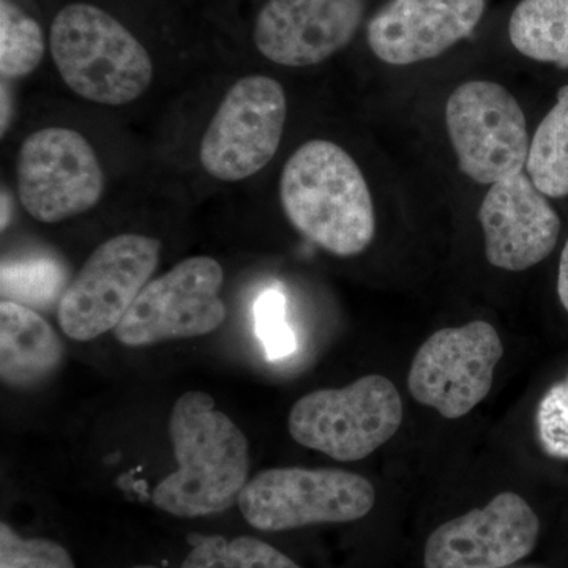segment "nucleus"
<instances>
[{
  "instance_id": "nucleus-23",
  "label": "nucleus",
  "mask_w": 568,
  "mask_h": 568,
  "mask_svg": "<svg viewBox=\"0 0 568 568\" xmlns=\"http://www.w3.org/2000/svg\"><path fill=\"white\" fill-rule=\"evenodd\" d=\"M254 323L268 361H282L297 351V339L286 321V298L282 291L267 290L257 297Z\"/></svg>"
},
{
  "instance_id": "nucleus-3",
  "label": "nucleus",
  "mask_w": 568,
  "mask_h": 568,
  "mask_svg": "<svg viewBox=\"0 0 568 568\" xmlns=\"http://www.w3.org/2000/svg\"><path fill=\"white\" fill-rule=\"evenodd\" d=\"M51 54L70 91L89 102L122 106L153 80L151 54L121 21L91 3H71L51 26Z\"/></svg>"
},
{
  "instance_id": "nucleus-4",
  "label": "nucleus",
  "mask_w": 568,
  "mask_h": 568,
  "mask_svg": "<svg viewBox=\"0 0 568 568\" xmlns=\"http://www.w3.org/2000/svg\"><path fill=\"white\" fill-rule=\"evenodd\" d=\"M403 422V402L387 377L369 375L351 386L302 396L287 428L295 443L336 462H358L388 443Z\"/></svg>"
},
{
  "instance_id": "nucleus-21",
  "label": "nucleus",
  "mask_w": 568,
  "mask_h": 568,
  "mask_svg": "<svg viewBox=\"0 0 568 568\" xmlns=\"http://www.w3.org/2000/svg\"><path fill=\"white\" fill-rule=\"evenodd\" d=\"M0 282L3 301L17 302L29 308L52 305L58 298L61 301L67 290L62 265L47 257L3 263Z\"/></svg>"
},
{
  "instance_id": "nucleus-26",
  "label": "nucleus",
  "mask_w": 568,
  "mask_h": 568,
  "mask_svg": "<svg viewBox=\"0 0 568 568\" xmlns=\"http://www.w3.org/2000/svg\"><path fill=\"white\" fill-rule=\"evenodd\" d=\"M514 568H541V567H536V566H521V567H514Z\"/></svg>"
},
{
  "instance_id": "nucleus-1",
  "label": "nucleus",
  "mask_w": 568,
  "mask_h": 568,
  "mask_svg": "<svg viewBox=\"0 0 568 568\" xmlns=\"http://www.w3.org/2000/svg\"><path fill=\"white\" fill-rule=\"evenodd\" d=\"M170 437L179 467L153 489L156 508L179 518H197L239 504L248 484V440L215 409L211 395L192 390L175 402Z\"/></svg>"
},
{
  "instance_id": "nucleus-5",
  "label": "nucleus",
  "mask_w": 568,
  "mask_h": 568,
  "mask_svg": "<svg viewBox=\"0 0 568 568\" xmlns=\"http://www.w3.org/2000/svg\"><path fill=\"white\" fill-rule=\"evenodd\" d=\"M375 500V488L358 474L275 467L248 480L237 506L254 529L282 532L357 521L372 511Z\"/></svg>"
},
{
  "instance_id": "nucleus-9",
  "label": "nucleus",
  "mask_w": 568,
  "mask_h": 568,
  "mask_svg": "<svg viewBox=\"0 0 568 568\" xmlns=\"http://www.w3.org/2000/svg\"><path fill=\"white\" fill-rule=\"evenodd\" d=\"M286 115V93L274 78L252 74L235 82L201 141L205 173L223 182L260 173L278 151Z\"/></svg>"
},
{
  "instance_id": "nucleus-14",
  "label": "nucleus",
  "mask_w": 568,
  "mask_h": 568,
  "mask_svg": "<svg viewBox=\"0 0 568 568\" xmlns=\"http://www.w3.org/2000/svg\"><path fill=\"white\" fill-rule=\"evenodd\" d=\"M528 173L493 183L478 209L488 263L523 272L558 244L560 219Z\"/></svg>"
},
{
  "instance_id": "nucleus-22",
  "label": "nucleus",
  "mask_w": 568,
  "mask_h": 568,
  "mask_svg": "<svg viewBox=\"0 0 568 568\" xmlns=\"http://www.w3.org/2000/svg\"><path fill=\"white\" fill-rule=\"evenodd\" d=\"M0 568H77L65 548L48 538H22L0 526Z\"/></svg>"
},
{
  "instance_id": "nucleus-15",
  "label": "nucleus",
  "mask_w": 568,
  "mask_h": 568,
  "mask_svg": "<svg viewBox=\"0 0 568 568\" xmlns=\"http://www.w3.org/2000/svg\"><path fill=\"white\" fill-rule=\"evenodd\" d=\"M487 0H390L368 24V44L390 65H413L450 50L477 28Z\"/></svg>"
},
{
  "instance_id": "nucleus-12",
  "label": "nucleus",
  "mask_w": 568,
  "mask_h": 568,
  "mask_svg": "<svg viewBox=\"0 0 568 568\" xmlns=\"http://www.w3.org/2000/svg\"><path fill=\"white\" fill-rule=\"evenodd\" d=\"M540 521L517 493L444 523L428 537L425 568H508L534 551Z\"/></svg>"
},
{
  "instance_id": "nucleus-7",
  "label": "nucleus",
  "mask_w": 568,
  "mask_h": 568,
  "mask_svg": "<svg viewBox=\"0 0 568 568\" xmlns=\"http://www.w3.org/2000/svg\"><path fill=\"white\" fill-rule=\"evenodd\" d=\"M446 123L458 166L480 185H493L528 164L530 140L525 112L504 85L469 81L446 104Z\"/></svg>"
},
{
  "instance_id": "nucleus-11",
  "label": "nucleus",
  "mask_w": 568,
  "mask_h": 568,
  "mask_svg": "<svg viewBox=\"0 0 568 568\" xmlns=\"http://www.w3.org/2000/svg\"><path fill=\"white\" fill-rule=\"evenodd\" d=\"M503 355L499 334L485 321L443 328L418 347L407 387L440 416L465 417L487 398Z\"/></svg>"
},
{
  "instance_id": "nucleus-20",
  "label": "nucleus",
  "mask_w": 568,
  "mask_h": 568,
  "mask_svg": "<svg viewBox=\"0 0 568 568\" xmlns=\"http://www.w3.org/2000/svg\"><path fill=\"white\" fill-rule=\"evenodd\" d=\"M181 568H302L282 551L253 537H203Z\"/></svg>"
},
{
  "instance_id": "nucleus-10",
  "label": "nucleus",
  "mask_w": 568,
  "mask_h": 568,
  "mask_svg": "<svg viewBox=\"0 0 568 568\" xmlns=\"http://www.w3.org/2000/svg\"><path fill=\"white\" fill-rule=\"evenodd\" d=\"M223 267L209 256H193L151 280L114 328L122 345L144 347L212 334L226 320L220 291Z\"/></svg>"
},
{
  "instance_id": "nucleus-24",
  "label": "nucleus",
  "mask_w": 568,
  "mask_h": 568,
  "mask_svg": "<svg viewBox=\"0 0 568 568\" xmlns=\"http://www.w3.org/2000/svg\"><path fill=\"white\" fill-rule=\"evenodd\" d=\"M537 435L549 457L568 459V376L540 399Z\"/></svg>"
},
{
  "instance_id": "nucleus-27",
  "label": "nucleus",
  "mask_w": 568,
  "mask_h": 568,
  "mask_svg": "<svg viewBox=\"0 0 568 568\" xmlns=\"http://www.w3.org/2000/svg\"><path fill=\"white\" fill-rule=\"evenodd\" d=\"M134 568H156V567H152V566H140V567H134Z\"/></svg>"
},
{
  "instance_id": "nucleus-17",
  "label": "nucleus",
  "mask_w": 568,
  "mask_h": 568,
  "mask_svg": "<svg viewBox=\"0 0 568 568\" xmlns=\"http://www.w3.org/2000/svg\"><path fill=\"white\" fill-rule=\"evenodd\" d=\"M515 50L532 61L568 67V0H521L508 22Z\"/></svg>"
},
{
  "instance_id": "nucleus-2",
  "label": "nucleus",
  "mask_w": 568,
  "mask_h": 568,
  "mask_svg": "<svg viewBox=\"0 0 568 568\" xmlns=\"http://www.w3.org/2000/svg\"><path fill=\"white\" fill-rule=\"evenodd\" d=\"M280 201L295 230L335 256H357L375 239L368 183L335 142L312 140L290 156L280 179Z\"/></svg>"
},
{
  "instance_id": "nucleus-16",
  "label": "nucleus",
  "mask_w": 568,
  "mask_h": 568,
  "mask_svg": "<svg viewBox=\"0 0 568 568\" xmlns=\"http://www.w3.org/2000/svg\"><path fill=\"white\" fill-rule=\"evenodd\" d=\"M63 346L54 328L29 306L0 304V377L9 387L43 383L62 364Z\"/></svg>"
},
{
  "instance_id": "nucleus-18",
  "label": "nucleus",
  "mask_w": 568,
  "mask_h": 568,
  "mask_svg": "<svg viewBox=\"0 0 568 568\" xmlns=\"http://www.w3.org/2000/svg\"><path fill=\"white\" fill-rule=\"evenodd\" d=\"M526 173L545 196H568V85L530 141Z\"/></svg>"
},
{
  "instance_id": "nucleus-8",
  "label": "nucleus",
  "mask_w": 568,
  "mask_h": 568,
  "mask_svg": "<svg viewBox=\"0 0 568 568\" xmlns=\"http://www.w3.org/2000/svg\"><path fill=\"white\" fill-rule=\"evenodd\" d=\"M18 197L37 222L54 224L91 211L104 193L95 149L77 130L48 126L29 134L17 162Z\"/></svg>"
},
{
  "instance_id": "nucleus-19",
  "label": "nucleus",
  "mask_w": 568,
  "mask_h": 568,
  "mask_svg": "<svg viewBox=\"0 0 568 568\" xmlns=\"http://www.w3.org/2000/svg\"><path fill=\"white\" fill-rule=\"evenodd\" d=\"M44 39L39 22L11 0H0V74L20 80L43 61Z\"/></svg>"
},
{
  "instance_id": "nucleus-6",
  "label": "nucleus",
  "mask_w": 568,
  "mask_h": 568,
  "mask_svg": "<svg viewBox=\"0 0 568 568\" xmlns=\"http://www.w3.org/2000/svg\"><path fill=\"white\" fill-rule=\"evenodd\" d=\"M162 244L141 234H121L93 250L58 306L63 334L89 342L114 331L151 282Z\"/></svg>"
},
{
  "instance_id": "nucleus-13",
  "label": "nucleus",
  "mask_w": 568,
  "mask_h": 568,
  "mask_svg": "<svg viewBox=\"0 0 568 568\" xmlns=\"http://www.w3.org/2000/svg\"><path fill=\"white\" fill-rule=\"evenodd\" d=\"M364 11L365 0H268L254 24V44L278 65H317L354 39Z\"/></svg>"
},
{
  "instance_id": "nucleus-25",
  "label": "nucleus",
  "mask_w": 568,
  "mask_h": 568,
  "mask_svg": "<svg viewBox=\"0 0 568 568\" xmlns=\"http://www.w3.org/2000/svg\"><path fill=\"white\" fill-rule=\"evenodd\" d=\"M558 294L560 304H562L564 308L568 312V241L566 246H564L562 254H560Z\"/></svg>"
}]
</instances>
